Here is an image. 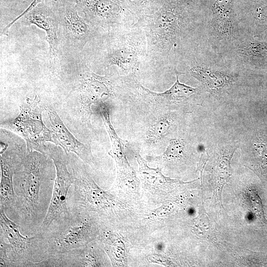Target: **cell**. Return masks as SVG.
I'll use <instances>...</instances> for the list:
<instances>
[{
	"label": "cell",
	"instance_id": "6da1fadb",
	"mask_svg": "<svg viewBox=\"0 0 267 267\" xmlns=\"http://www.w3.org/2000/svg\"><path fill=\"white\" fill-rule=\"evenodd\" d=\"M51 160L39 151L27 152L17 169L13 185L17 221L20 217L25 223L40 227L48 209L46 194L54 178Z\"/></svg>",
	"mask_w": 267,
	"mask_h": 267
},
{
	"label": "cell",
	"instance_id": "7a4b0ae2",
	"mask_svg": "<svg viewBox=\"0 0 267 267\" xmlns=\"http://www.w3.org/2000/svg\"><path fill=\"white\" fill-rule=\"evenodd\" d=\"M69 211L39 232L47 244L48 256L86 246L96 233L95 223L87 211Z\"/></svg>",
	"mask_w": 267,
	"mask_h": 267
},
{
	"label": "cell",
	"instance_id": "3957f363",
	"mask_svg": "<svg viewBox=\"0 0 267 267\" xmlns=\"http://www.w3.org/2000/svg\"><path fill=\"white\" fill-rule=\"evenodd\" d=\"M176 80L168 89L156 92L144 87L134 79L129 102L139 114L189 110L193 105L198 88H193L180 83L179 73L176 72Z\"/></svg>",
	"mask_w": 267,
	"mask_h": 267
},
{
	"label": "cell",
	"instance_id": "277c9868",
	"mask_svg": "<svg viewBox=\"0 0 267 267\" xmlns=\"http://www.w3.org/2000/svg\"><path fill=\"white\" fill-rule=\"evenodd\" d=\"M44 109L38 95L27 98L20 106L18 115L1 122L0 127L22 137L28 152L37 151L44 154L46 142H52L51 131L42 118Z\"/></svg>",
	"mask_w": 267,
	"mask_h": 267
},
{
	"label": "cell",
	"instance_id": "5b68a950",
	"mask_svg": "<svg viewBox=\"0 0 267 267\" xmlns=\"http://www.w3.org/2000/svg\"><path fill=\"white\" fill-rule=\"evenodd\" d=\"M0 209V267H28L35 262L34 256L38 245L46 243L41 232L32 237L24 236L20 232L19 225L10 219Z\"/></svg>",
	"mask_w": 267,
	"mask_h": 267
},
{
	"label": "cell",
	"instance_id": "8992f818",
	"mask_svg": "<svg viewBox=\"0 0 267 267\" xmlns=\"http://www.w3.org/2000/svg\"><path fill=\"white\" fill-rule=\"evenodd\" d=\"M79 87L80 111L82 120L90 128L91 117L94 107L115 98L125 99V88L128 86L127 80L121 86L114 83L109 77L100 76L87 70L81 75Z\"/></svg>",
	"mask_w": 267,
	"mask_h": 267
},
{
	"label": "cell",
	"instance_id": "52a82bcc",
	"mask_svg": "<svg viewBox=\"0 0 267 267\" xmlns=\"http://www.w3.org/2000/svg\"><path fill=\"white\" fill-rule=\"evenodd\" d=\"M45 154L54 165L55 177L47 211L38 232L44 231L54 220L69 212L67 199L74 182L73 174L68 170L67 156L60 146H46Z\"/></svg>",
	"mask_w": 267,
	"mask_h": 267
},
{
	"label": "cell",
	"instance_id": "ba28073f",
	"mask_svg": "<svg viewBox=\"0 0 267 267\" xmlns=\"http://www.w3.org/2000/svg\"><path fill=\"white\" fill-rule=\"evenodd\" d=\"M178 111L141 113V127L138 139L140 146L148 150L167 146L169 140L178 135L182 121Z\"/></svg>",
	"mask_w": 267,
	"mask_h": 267
},
{
	"label": "cell",
	"instance_id": "9c48e42d",
	"mask_svg": "<svg viewBox=\"0 0 267 267\" xmlns=\"http://www.w3.org/2000/svg\"><path fill=\"white\" fill-rule=\"evenodd\" d=\"M178 18L169 10H164L144 21L149 44L160 53L168 52L176 39L179 30Z\"/></svg>",
	"mask_w": 267,
	"mask_h": 267
},
{
	"label": "cell",
	"instance_id": "30bf717a",
	"mask_svg": "<svg viewBox=\"0 0 267 267\" xmlns=\"http://www.w3.org/2000/svg\"><path fill=\"white\" fill-rule=\"evenodd\" d=\"M47 121L51 131L52 143L59 146L67 154H75L84 163L93 164L94 160L90 145L77 139L69 131L57 112L45 108Z\"/></svg>",
	"mask_w": 267,
	"mask_h": 267
},
{
	"label": "cell",
	"instance_id": "8fae6325",
	"mask_svg": "<svg viewBox=\"0 0 267 267\" xmlns=\"http://www.w3.org/2000/svg\"><path fill=\"white\" fill-rule=\"evenodd\" d=\"M0 209L7 217L17 220V196L13 185L14 174L21 163L20 158L10 152L0 153Z\"/></svg>",
	"mask_w": 267,
	"mask_h": 267
},
{
	"label": "cell",
	"instance_id": "7c38bea8",
	"mask_svg": "<svg viewBox=\"0 0 267 267\" xmlns=\"http://www.w3.org/2000/svg\"><path fill=\"white\" fill-rule=\"evenodd\" d=\"M66 38L73 45L82 47L92 36L93 26L81 18L73 7L66 8L59 17Z\"/></svg>",
	"mask_w": 267,
	"mask_h": 267
},
{
	"label": "cell",
	"instance_id": "4fadbf2b",
	"mask_svg": "<svg viewBox=\"0 0 267 267\" xmlns=\"http://www.w3.org/2000/svg\"><path fill=\"white\" fill-rule=\"evenodd\" d=\"M93 26H105L117 23L121 8L115 0H76Z\"/></svg>",
	"mask_w": 267,
	"mask_h": 267
},
{
	"label": "cell",
	"instance_id": "5bb4252c",
	"mask_svg": "<svg viewBox=\"0 0 267 267\" xmlns=\"http://www.w3.org/2000/svg\"><path fill=\"white\" fill-rule=\"evenodd\" d=\"M21 18H23L22 23L23 25H35L45 31L46 40L49 45L50 62H54L57 56V32L59 25V18L49 10L35 7Z\"/></svg>",
	"mask_w": 267,
	"mask_h": 267
},
{
	"label": "cell",
	"instance_id": "9a60e30c",
	"mask_svg": "<svg viewBox=\"0 0 267 267\" xmlns=\"http://www.w3.org/2000/svg\"><path fill=\"white\" fill-rule=\"evenodd\" d=\"M139 55L136 43L127 40L107 54L106 61L128 76H134L139 66Z\"/></svg>",
	"mask_w": 267,
	"mask_h": 267
},
{
	"label": "cell",
	"instance_id": "2e32d148",
	"mask_svg": "<svg viewBox=\"0 0 267 267\" xmlns=\"http://www.w3.org/2000/svg\"><path fill=\"white\" fill-rule=\"evenodd\" d=\"M110 103H102L93 109V113H97L101 117L106 130L109 135L111 144V150L109 154L114 158L117 167L129 165L124 151L125 142L117 134L111 121Z\"/></svg>",
	"mask_w": 267,
	"mask_h": 267
},
{
	"label": "cell",
	"instance_id": "e0dca14e",
	"mask_svg": "<svg viewBox=\"0 0 267 267\" xmlns=\"http://www.w3.org/2000/svg\"><path fill=\"white\" fill-rule=\"evenodd\" d=\"M189 73L214 92L223 89L230 82L228 75L204 66L192 65L189 68Z\"/></svg>",
	"mask_w": 267,
	"mask_h": 267
},
{
	"label": "cell",
	"instance_id": "ac0fdd59",
	"mask_svg": "<svg viewBox=\"0 0 267 267\" xmlns=\"http://www.w3.org/2000/svg\"><path fill=\"white\" fill-rule=\"evenodd\" d=\"M188 146L187 140L177 135L169 140L164 153L155 159L160 161H177L185 155Z\"/></svg>",
	"mask_w": 267,
	"mask_h": 267
},
{
	"label": "cell",
	"instance_id": "d6986e66",
	"mask_svg": "<svg viewBox=\"0 0 267 267\" xmlns=\"http://www.w3.org/2000/svg\"><path fill=\"white\" fill-rule=\"evenodd\" d=\"M235 146H227L221 150L216 167V177L218 181L223 185L230 177V162L236 149Z\"/></svg>",
	"mask_w": 267,
	"mask_h": 267
},
{
	"label": "cell",
	"instance_id": "ffe728a7",
	"mask_svg": "<svg viewBox=\"0 0 267 267\" xmlns=\"http://www.w3.org/2000/svg\"><path fill=\"white\" fill-rule=\"evenodd\" d=\"M248 55L262 61H267V42L254 41L246 48Z\"/></svg>",
	"mask_w": 267,
	"mask_h": 267
},
{
	"label": "cell",
	"instance_id": "44dd1931",
	"mask_svg": "<svg viewBox=\"0 0 267 267\" xmlns=\"http://www.w3.org/2000/svg\"><path fill=\"white\" fill-rule=\"evenodd\" d=\"M248 197L253 211L263 222H266L262 203L257 192L255 190L250 189L248 192Z\"/></svg>",
	"mask_w": 267,
	"mask_h": 267
},
{
	"label": "cell",
	"instance_id": "7402d4cb",
	"mask_svg": "<svg viewBox=\"0 0 267 267\" xmlns=\"http://www.w3.org/2000/svg\"><path fill=\"white\" fill-rule=\"evenodd\" d=\"M256 156L262 164L267 165V144L262 139L254 144Z\"/></svg>",
	"mask_w": 267,
	"mask_h": 267
},
{
	"label": "cell",
	"instance_id": "603a6c76",
	"mask_svg": "<svg viewBox=\"0 0 267 267\" xmlns=\"http://www.w3.org/2000/svg\"><path fill=\"white\" fill-rule=\"evenodd\" d=\"M256 18L261 26L267 28V0L263 6L257 10Z\"/></svg>",
	"mask_w": 267,
	"mask_h": 267
},
{
	"label": "cell",
	"instance_id": "cb8c5ba5",
	"mask_svg": "<svg viewBox=\"0 0 267 267\" xmlns=\"http://www.w3.org/2000/svg\"><path fill=\"white\" fill-rule=\"evenodd\" d=\"M42 0H34L33 2L31 3V4L29 6V7L22 14H21L19 16H18L14 20H13L12 21L9 23L3 29L2 32V34H6V33L8 31V29L15 22H16L17 20L20 19L23 15L27 14L28 12H29L30 11L32 10L33 8H34L37 6V5H38L39 3H40Z\"/></svg>",
	"mask_w": 267,
	"mask_h": 267
}]
</instances>
